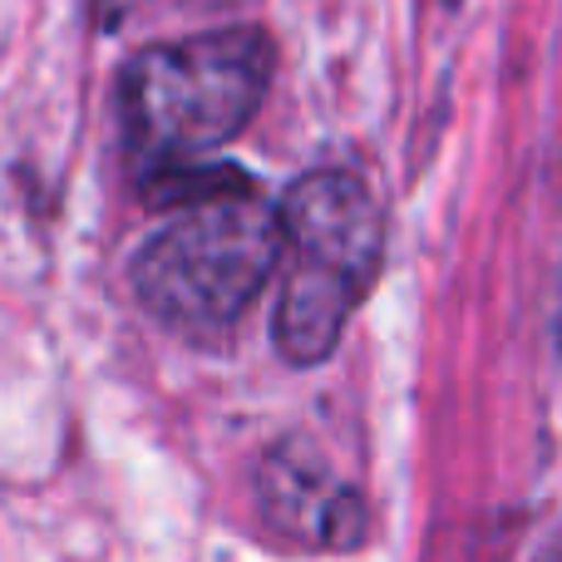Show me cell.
Wrapping results in <instances>:
<instances>
[{"mask_svg": "<svg viewBox=\"0 0 562 562\" xmlns=\"http://www.w3.org/2000/svg\"><path fill=\"white\" fill-rule=\"evenodd\" d=\"M286 281L272 336L281 360L321 366L380 272V207L356 173L316 168L277 207Z\"/></svg>", "mask_w": 562, "mask_h": 562, "instance_id": "obj_2", "label": "cell"}, {"mask_svg": "<svg viewBox=\"0 0 562 562\" xmlns=\"http://www.w3.org/2000/svg\"><path fill=\"white\" fill-rule=\"evenodd\" d=\"M449 5H454V0H449Z\"/></svg>", "mask_w": 562, "mask_h": 562, "instance_id": "obj_5", "label": "cell"}, {"mask_svg": "<svg viewBox=\"0 0 562 562\" xmlns=\"http://www.w3.org/2000/svg\"><path fill=\"white\" fill-rule=\"evenodd\" d=\"M272 69L277 45L252 25L154 45L128 59L119 114L128 158L144 183L233 144L262 104Z\"/></svg>", "mask_w": 562, "mask_h": 562, "instance_id": "obj_1", "label": "cell"}, {"mask_svg": "<svg viewBox=\"0 0 562 562\" xmlns=\"http://www.w3.org/2000/svg\"><path fill=\"white\" fill-rule=\"evenodd\" d=\"M262 518L296 543L311 548H356L366 538V504L356 488L336 484L306 449L281 445L257 474Z\"/></svg>", "mask_w": 562, "mask_h": 562, "instance_id": "obj_4", "label": "cell"}, {"mask_svg": "<svg viewBox=\"0 0 562 562\" xmlns=\"http://www.w3.org/2000/svg\"><path fill=\"white\" fill-rule=\"evenodd\" d=\"M281 262V223L257 188L233 183L178 207L134 257V291L164 326L188 336L227 330Z\"/></svg>", "mask_w": 562, "mask_h": 562, "instance_id": "obj_3", "label": "cell"}]
</instances>
